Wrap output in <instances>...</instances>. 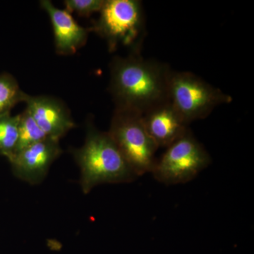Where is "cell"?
<instances>
[{"mask_svg": "<svg viewBox=\"0 0 254 254\" xmlns=\"http://www.w3.org/2000/svg\"><path fill=\"white\" fill-rule=\"evenodd\" d=\"M230 95L189 71H173L169 81V101L186 123L208 118L217 107L229 104Z\"/></svg>", "mask_w": 254, "mask_h": 254, "instance_id": "cell-5", "label": "cell"}, {"mask_svg": "<svg viewBox=\"0 0 254 254\" xmlns=\"http://www.w3.org/2000/svg\"><path fill=\"white\" fill-rule=\"evenodd\" d=\"M26 109L48 138L59 140L76 125L69 110L61 100L48 96L28 95Z\"/></svg>", "mask_w": 254, "mask_h": 254, "instance_id": "cell-8", "label": "cell"}, {"mask_svg": "<svg viewBox=\"0 0 254 254\" xmlns=\"http://www.w3.org/2000/svg\"><path fill=\"white\" fill-rule=\"evenodd\" d=\"M19 115L18 141L15 155L30 145L48 138L38 126L27 110L25 109Z\"/></svg>", "mask_w": 254, "mask_h": 254, "instance_id": "cell-13", "label": "cell"}, {"mask_svg": "<svg viewBox=\"0 0 254 254\" xmlns=\"http://www.w3.org/2000/svg\"><path fill=\"white\" fill-rule=\"evenodd\" d=\"M110 71L109 91L115 109L143 115L168 101L172 70L166 64L131 52L126 57H115Z\"/></svg>", "mask_w": 254, "mask_h": 254, "instance_id": "cell-1", "label": "cell"}, {"mask_svg": "<svg viewBox=\"0 0 254 254\" xmlns=\"http://www.w3.org/2000/svg\"><path fill=\"white\" fill-rule=\"evenodd\" d=\"M20 115L11 114L0 118V154L11 160L16 153L18 141Z\"/></svg>", "mask_w": 254, "mask_h": 254, "instance_id": "cell-12", "label": "cell"}, {"mask_svg": "<svg viewBox=\"0 0 254 254\" xmlns=\"http://www.w3.org/2000/svg\"><path fill=\"white\" fill-rule=\"evenodd\" d=\"M98 21L92 28L108 43L110 51L119 46L140 52L145 33V18L141 1L105 0Z\"/></svg>", "mask_w": 254, "mask_h": 254, "instance_id": "cell-3", "label": "cell"}, {"mask_svg": "<svg viewBox=\"0 0 254 254\" xmlns=\"http://www.w3.org/2000/svg\"><path fill=\"white\" fill-rule=\"evenodd\" d=\"M105 0H65V9L69 13L75 12L78 16H88L99 12Z\"/></svg>", "mask_w": 254, "mask_h": 254, "instance_id": "cell-14", "label": "cell"}, {"mask_svg": "<svg viewBox=\"0 0 254 254\" xmlns=\"http://www.w3.org/2000/svg\"><path fill=\"white\" fill-rule=\"evenodd\" d=\"M48 13L54 31L55 49L58 54H74L86 43L92 28L82 27L66 9L56 7L49 0L40 1Z\"/></svg>", "mask_w": 254, "mask_h": 254, "instance_id": "cell-9", "label": "cell"}, {"mask_svg": "<svg viewBox=\"0 0 254 254\" xmlns=\"http://www.w3.org/2000/svg\"><path fill=\"white\" fill-rule=\"evenodd\" d=\"M61 153L59 140L46 138L18 152L10 163L18 179L30 185H39Z\"/></svg>", "mask_w": 254, "mask_h": 254, "instance_id": "cell-7", "label": "cell"}, {"mask_svg": "<svg viewBox=\"0 0 254 254\" xmlns=\"http://www.w3.org/2000/svg\"><path fill=\"white\" fill-rule=\"evenodd\" d=\"M211 157L189 129L157 160L152 175L165 185L188 183L211 163Z\"/></svg>", "mask_w": 254, "mask_h": 254, "instance_id": "cell-6", "label": "cell"}, {"mask_svg": "<svg viewBox=\"0 0 254 254\" xmlns=\"http://www.w3.org/2000/svg\"><path fill=\"white\" fill-rule=\"evenodd\" d=\"M108 132L137 177L152 173L158 147L145 128L143 115L115 109Z\"/></svg>", "mask_w": 254, "mask_h": 254, "instance_id": "cell-4", "label": "cell"}, {"mask_svg": "<svg viewBox=\"0 0 254 254\" xmlns=\"http://www.w3.org/2000/svg\"><path fill=\"white\" fill-rule=\"evenodd\" d=\"M143 120L158 148H168L190 129L188 124L169 100L143 115Z\"/></svg>", "mask_w": 254, "mask_h": 254, "instance_id": "cell-10", "label": "cell"}, {"mask_svg": "<svg viewBox=\"0 0 254 254\" xmlns=\"http://www.w3.org/2000/svg\"><path fill=\"white\" fill-rule=\"evenodd\" d=\"M81 170V185L85 194L104 184L130 183L138 178L127 163L108 132L97 129L93 123L87 127L84 144L72 150Z\"/></svg>", "mask_w": 254, "mask_h": 254, "instance_id": "cell-2", "label": "cell"}, {"mask_svg": "<svg viewBox=\"0 0 254 254\" xmlns=\"http://www.w3.org/2000/svg\"><path fill=\"white\" fill-rule=\"evenodd\" d=\"M28 96L12 75L0 74V118L9 114L17 103L26 101Z\"/></svg>", "mask_w": 254, "mask_h": 254, "instance_id": "cell-11", "label": "cell"}]
</instances>
